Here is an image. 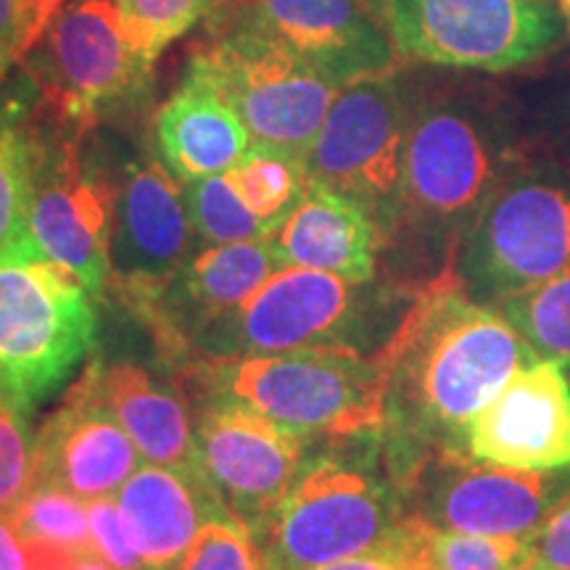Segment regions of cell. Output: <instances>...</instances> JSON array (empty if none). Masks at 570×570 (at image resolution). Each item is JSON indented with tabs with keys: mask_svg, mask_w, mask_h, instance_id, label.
Returning a JSON list of instances; mask_svg holds the SVG:
<instances>
[{
	"mask_svg": "<svg viewBox=\"0 0 570 570\" xmlns=\"http://www.w3.org/2000/svg\"><path fill=\"white\" fill-rule=\"evenodd\" d=\"M277 269L283 262L269 238L198 248L140 320L177 365L204 327L246 304Z\"/></svg>",
	"mask_w": 570,
	"mask_h": 570,
	"instance_id": "19",
	"label": "cell"
},
{
	"mask_svg": "<svg viewBox=\"0 0 570 570\" xmlns=\"http://www.w3.org/2000/svg\"><path fill=\"white\" fill-rule=\"evenodd\" d=\"M35 481V433L24 412L0 396V515L11 518Z\"/></svg>",
	"mask_w": 570,
	"mask_h": 570,
	"instance_id": "32",
	"label": "cell"
},
{
	"mask_svg": "<svg viewBox=\"0 0 570 570\" xmlns=\"http://www.w3.org/2000/svg\"><path fill=\"white\" fill-rule=\"evenodd\" d=\"M399 61L465 75H523L566 51L558 0H381Z\"/></svg>",
	"mask_w": 570,
	"mask_h": 570,
	"instance_id": "8",
	"label": "cell"
},
{
	"mask_svg": "<svg viewBox=\"0 0 570 570\" xmlns=\"http://www.w3.org/2000/svg\"><path fill=\"white\" fill-rule=\"evenodd\" d=\"M415 570H417V568H415Z\"/></svg>",
	"mask_w": 570,
	"mask_h": 570,
	"instance_id": "44",
	"label": "cell"
},
{
	"mask_svg": "<svg viewBox=\"0 0 570 570\" xmlns=\"http://www.w3.org/2000/svg\"><path fill=\"white\" fill-rule=\"evenodd\" d=\"M96 296L38 246L0 256V396L30 415L96 346Z\"/></svg>",
	"mask_w": 570,
	"mask_h": 570,
	"instance_id": "9",
	"label": "cell"
},
{
	"mask_svg": "<svg viewBox=\"0 0 570 570\" xmlns=\"http://www.w3.org/2000/svg\"><path fill=\"white\" fill-rule=\"evenodd\" d=\"M90 541L92 550L117 570H146L138 547L130 533V525L119 510L117 499L104 497L88 502Z\"/></svg>",
	"mask_w": 570,
	"mask_h": 570,
	"instance_id": "34",
	"label": "cell"
},
{
	"mask_svg": "<svg viewBox=\"0 0 570 570\" xmlns=\"http://www.w3.org/2000/svg\"><path fill=\"white\" fill-rule=\"evenodd\" d=\"M30 138L17 119L0 111V256L38 246L30 233Z\"/></svg>",
	"mask_w": 570,
	"mask_h": 570,
	"instance_id": "28",
	"label": "cell"
},
{
	"mask_svg": "<svg viewBox=\"0 0 570 570\" xmlns=\"http://www.w3.org/2000/svg\"><path fill=\"white\" fill-rule=\"evenodd\" d=\"M67 570H117V568H111L96 550H82L75 554V560H71V566Z\"/></svg>",
	"mask_w": 570,
	"mask_h": 570,
	"instance_id": "39",
	"label": "cell"
},
{
	"mask_svg": "<svg viewBox=\"0 0 570 570\" xmlns=\"http://www.w3.org/2000/svg\"><path fill=\"white\" fill-rule=\"evenodd\" d=\"M223 3L225 0H117L132 42L154 61Z\"/></svg>",
	"mask_w": 570,
	"mask_h": 570,
	"instance_id": "31",
	"label": "cell"
},
{
	"mask_svg": "<svg viewBox=\"0 0 570 570\" xmlns=\"http://www.w3.org/2000/svg\"><path fill=\"white\" fill-rule=\"evenodd\" d=\"M206 30L252 35L341 85L402 67L381 0H225Z\"/></svg>",
	"mask_w": 570,
	"mask_h": 570,
	"instance_id": "16",
	"label": "cell"
},
{
	"mask_svg": "<svg viewBox=\"0 0 570 570\" xmlns=\"http://www.w3.org/2000/svg\"><path fill=\"white\" fill-rule=\"evenodd\" d=\"M410 560L417 570H512L533 560V537L433 529L410 515Z\"/></svg>",
	"mask_w": 570,
	"mask_h": 570,
	"instance_id": "24",
	"label": "cell"
},
{
	"mask_svg": "<svg viewBox=\"0 0 570 570\" xmlns=\"http://www.w3.org/2000/svg\"><path fill=\"white\" fill-rule=\"evenodd\" d=\"M315 570H415V562L404 552H367Z\"/></svg>",
	"mask_w": 570,
	"mask_h": 570,
	"instance_id": "38",
	"label": "cell"
},
{
	"mask_svg": "<svg viewBox=\"0 0 570 570\" xmlns=\"http://www.w3.org/2000/svg\"><path fill=\"white\" fill-rule=\"evenodd\" d=\"M410 104L407 63L348 82L304 156L306 183L362 206L381 227L383 248L399 219Z\"/></svg>",
	"mask_w": 570,
	"mask_h": 570,
	"instance_id": "10",
	"label": "cell"
},
{
	"mask_svg": "<svg viewBox=\"0 0 570 570\" xmlns=\"http://www.w3.org/2000/svg\"><path fill=\"white\" fill-rule=\"evenodd\" d=\"M11 523L24 539L46 541L63 550H92L88 502L46 483H35L11 515Z\"/></svg>",
	"mask_w": 570,
	"mask_h": 570,
	"instance_id": "30",
	"label": "cell"
},
{
	"mask_svg": "<svg viewBox=\"0 0 570 570\" xmlns=\"http://www.w3.org/2000/svg\"><path fill=\"white\" fill-rule=\"evenodd\" d=\"M32 3H35V9H38V13H40L42 24L48 27V21L56 17V11H59L61 6L67 3V0H32Z\"/></svg>",
	"mask_w": 570,
	"mask_h": 570,
	"instance_id": "40",
	"label": "cell"
},
{
	"mask_svg": "<svg viewBox=\"0 0 570 570\" xmlns=\"http://www.w3.org/2000/svg\"><path fill=\"white\" fill-rule=\"evenodd\" d=\"M283 267L373 281L383 254V233L375 219L348 198L306 183V194L273 235Z\"/></svg>",
	"mask_w": 570,
	"mask_h": 570,
	"instance_id": "22",
	"label": "cell"
},
{
	"mask_svg": "<svg viewBox=\"0 0 570 570\" xmlns=\"http://www.w3.org/2000/svg\"><path fill=\"white\" fill-rule=\"evenodd\" d=\"M254 541L265 570H315L367 552L410 558L407 504L381 436L362 439L360 452L309 458Z\"/></svg>",
	"mask_w": 570,
	"mask_h": 570,
	"instance_id": "3",
	"label": "cell"
},
{
	"mask_svg": "<svg viewBox=\"0 0 570 570\" xmlns=\"http://www.w3.org/2000/svg\"><path fill=\"white\" fill-rule=\"evenodd\" d=\"M402 494L407 515L433 529L533 537L570 494V468L515 470L439 454L412 473Z\"/></svg>",
	"mask_w": 570,
	"mask_h": 570,
	"instance_id": "15",
	"label": "cell"
},
{
	"mask_svg": "<svg viewBox=\"0 0 570 570\" xmlns=\"http://www.w3.org/2000/svg\"><path fill=\"white\" fill-rule=\"evenodd\" d=\"M529 154L515 92L465 71L412 75L399 219L383 252L402 254L425 285L436 281L483 204Z\"/></svg>",
	"mask_w": 570,
	"mask_h": 570,
	"instance_id": "2",
	"label": "cell"
},
{
	"mask_svg": "<svg viewBox=\"0 0 570 570\" xmlns=\"http://www.w3.org/2000/svg\"><path fill=\"white\" fill-rule=\"evenodd\" d=\"M377 356L386 373L383 458L399 489L425 460L468 458L475 415L539 360L497 306L462 291L452 267L417 291Z\"/></svg>",
	"mask_w": 570,
	"mask_h": 570,
	"instance_id": "1",
	"label": "cell"
},
{
	"mask_svg": "<svg viewBox=\"0 0 570 570\" xmlns=\"http://www.w3.org/2000/svg\"><path fill=\"white\" fill-rule=\"evenodd\" d=\"M98 394L140 452L142 462L198 468L194 410L175 389L130 360L96 362Z\"/></svg>",
	"mask_w": 570,
	"mask_h": 570,
	"instance_id": "23",
	"label": "cell"
},
{
	"mask_svg": "<svg viewBox=\"0 0 570 570\" xmlns=\"http://www.w3.org/2000/svg\"><path fill=\"white\" fill-rule=\"evenodd\" d=\"M552 61L512 92L533 151L570 169V56L558 53Z\"/></svg>",
	"mask_w": 570,
	"mask_h": 570,
	"instance_id": "26",
	"label": "cell"
},
{
	"mask_svg": "<svg viewBox=\"0 0 570 570\" xmlns=\"http://www.w3.org/2000/svg\"><path fill=\"white\" fill-rule=\"evenodd\" d=\"M417 291L399 281H352L309 267H283L246 304L204 327L190 341L185 360L294 348L377 354L396 333Z\"/></svg>",
	"mask_w": 570,
	"mask_h": 570,
	"instance_id": "4",
	"label": "cell"
},
{
	"mask_svg": "<svg viewBox=\"0 0 570 570\" xmlns=\"http://www.w3.org/2000/svg\"><path fill=\"white\" fill-rule=\"evenodd\" d=\"M198 468L227 512L256 537L306 468L312 439L227 396H196Z\"/></svg>",
	"mask_w": 570,
	"mask_h": 570,
	"instance_id": "14",
	"label": "cell"
},
{
	"mask_svg": "<svg viewBox=\"0 0 570 570\" xmlns=\"http://www.w3.org/2000/svg\"><path fill=\"white\" fill-rule=\"evenodd\" d=\"M151 135L156 156L180 183L230 173L252 148L238 111L188 67L173 96L156 109Z\"/></svg>",
	"mask_w": 570,
	"mask_h": 570,
	"instance_id": "21",
	"label": "cell"
},
{
	"mask_svg": "<svg viewBox=\"0 0 570 570\" xmlns=\"http://www.w3.org/2000/svg\"><path fill=\"white\" fill-rule=\"evenodd\" d=\"M541 360L570 367V265L497 306Z\"/></svg>",
	"mask_w": 570,
	"mask_h": 570,
	"instance_id": "27",
	"label": "cell"
},
{
	"mask_svg": "<svg viewBox=\"0 0 570 570\" xmlns=\"http://www.w3.org/2000/svg\"><path fill=\"white\" fill-rule=\"evenodd\" d=\"M140 452L98 394V367L82 370L35 433L38 481L85 502L117 497L140 468Z\"/></svg>",
	"mask_w": 570,
	"mask_h": 570,
	"instance_id": "17",
	"label": "cell"
},
{
	"mask_svg": "<svg viewBox=\"0 0 570 570\" xmlns=\"http://www.w3.org/2000/svg\"><path fill=\"white\" fill-rule=\"evenodd\" d=\"M468 458L515 470L570 468V381L560 362L518 370L468 431Z\"/></svg>",
	"mask_w": 570,
	"mask_h": 570,
	"instance_id": "18",
	"label": "cell"
},
{
	"mask_svg": "<svg viewBox=\"0 0 570 570\" xmlns=\"http://www.w3.org/2000/svg\"><path fill=\"white\" fill-rule=\"evenodd\" d=\"M180 377L196 396H227L317 441L381 436L386 373L377 354L294 348L248 356H188Z\"/></svg>",
	"mask_w": 570,
	"mask_h": 570,
	"instance_id": "5",
	"label": "cell"
},
{
	"mask_svg": "<svg viewBox=\"0 0 570 570\" xmlns=\"http://www.w3.org/2000/svg\"><path fill=\"white\" fill-rule=\"evenodd\" d=\"M46 30L32 0H0V90Z\"/></svg>",
	"mask_w": 570,
	"mask_h": 570,
	"instance_id": "35",
	"label": "cell"
},
{
	"mask_svg": "<svg viewBox=\"0 0 570 570\" xmlns=\"http://www.w3.org/2000/svg\"><path fill=\"white\" fill-rule=\"evenodd\" d=\"M0 570H32L30 541L6 515H0Z\"/></svg>",
	"mask_w": 570,
	"mask_h": 570,
	"instance_id": "37",
	"label": "cell"
},
{
	"mask_svg": "<svg viewBox=\"0 0 570 570\" xmlns=\"http://www.w3.org/2000/svg\"><path fill=\"white\" fill-rule=\"evenodd\" d=\"M533 558L547 570H570V494L533 533Z\"/></svg>",
	"mask_w": 570,
	"mask_h": 570,
	"instance_id": "36",
	"label": "cell"
},
{
	"mask_svg": "<svg viewBox=\"0 0 570 570\" xmlns=\"http://www.w3.org/2000/svg\"><path fill=\"white\" fill-rule=\"evenodd\" d=\"M146 570H265L256 541L238 520H212L183 558Z\"/></svg>",
	"mask_w": 570,
	"mask_h": 570,
	"instance_id": "33",
	"label": "cell"
},
{
	"mask_svg": "<svg viewBox=\"0 0 570 570\" xmlns=\"http://www.w3.org/2000/svg\"><path fill=\"white\" fill-rule=\"evenodd\" d=\"M512 570H547V568H541L539 562H537V558H533L531 562H525V566H518V568H512Z\"/></svg>",
	"mask_w": 570,
	"mask_h": 570,
	"instance_id": "41",
	"label": "cell"
},
{
	"mask_svg": "<svg viewBox=\"0 0 570 570\" xmlns=\"http://www.w3.org/2000/svg\"><path fill=\"white\" fill-rule=\"evenodd\" d=\"M188 69L206 77L244 119L254 146L306 156L341 92L327 77L294 53L233 30H206Z\"/></svg>",
	"mask_w": 570,
	"mask_h": 570,
	"instance_id": "12",
	"label": "cell"
},
{
	"mask_svg": "<svg viewBox=\"0 0 570 570\" xmlns=\"http://www.w3.org/2000/svg\"><path fill=\"white\" fill-rule=\"evenodd\" d=\"M227 177H230L233 188L238 190L248 209L273 227V235L306 194V169L302 156L254 146V142Z\"/></svg>",
	"mask_w": 570,
	"mask_h": 570,
	"instance_id": "25",
	"label": "cell"
},
{
	"mask_svg": "<svg viewBox=\"0 0 570 570\" xmlns=\"http://www.w3.org/2000/svg\"><path fill=\"white\" fill-rule=\"evenodd\" d=\"M558 3H560V9H562V3H566V0H558Z\"/></svg>",
	"mask_w": 570,
	"mask_h": 570,
	"instance_id": "43",
	"label": "cell"
},
{
	"mask_svg": "<svg viewBox=\"0 0 570 570\" xmlns=\"http://www.w3.org/2000/svg\"><path fill=\"white\" fill-rule=\"evenodd\" d=\"M32 146L30 233L48 259L71 269L96 298L111 277L114 185L96 130L85 138L19 122Z\"/></svg>",
	"mask_w": 570,
	"mask_h": 570,
	"instance_id": "11",
	"label": "cell"
},
{
	"mask_svg": "<svg viewBox=\"0 0 570 570\" xmlns=\"http://www.w3.org/2000/svg\"><path fill=\"white\" fill-rule=\"evenodd\" d=\"M114 499L146 568H164L183 558L212 520H235L196 468L146 462Z\"/></svg>",
	"mask_w": 570,
	"mask_h": 570,
	"instance_id": "20",
	"label": "cell"
},
{
	"mask_svg": "<svg viewBox=\"0 0 570 570\" xmlns=\"http://www.w3.org/2000/svg\"><path fill=\"white\" fill-rule=\"evenodd\" d=\"M198 240L204 244H240V240L273 238V227L244 204L230 177L212 175L183 183Z\"/></svg>",
	"mask_w": 570,
	"mask_h": 570,
	"instance_id": "29",
	"label": "cell"
},
{
	"mask_svg": "<svg viewBox=\"0 0 570 570\" xmlns=\"http://www.w3.org/2000/svg\"><path fill=\"white\" fill-rule=\"evenodd\" d=\"M570 265V169L533 151L483 204L452 273L475 302L499 306Z\"/></svg>",
	"mask_w": 570,
	"mask_h": 570,
	"instance_id": "7",
	"label": "cell"
},
{
	"mask_svg": "<svg viewBox=\"0 0 570 570\" xmlns=\"http://www.w3.org/2000/svg\"><path fill=\"white\" fill-rule=\"evenodd\" d=\"M96 138L114 185L109 288L140 317L198 252V235L183 183L159 156L122 138L104 140L98 130Z\"/></svg>",
	"mask_w": 570,
	"mask_h": 570,
	"instance_id": "13",
	"label": "cell"
},
{
	"mask_svg": "<svg viewBox=\"0 0 570 570\" xmlns=\"http://www.w3.org/2000/svg\"><path fill=\"white\" fill-rule=\"evenodd\" d=\"M154 63L132 42L117 0H67L13 69L21 92L13 111L85 138L142 109Z\"/></svg>",
	"mask_w": 570,
	"mask_h": 570,
	"instance_id": "6",
	"label": "cell"
},
{
	"mask_svg": "<svg viewBox=\"0 0 570 570\" xmlns=\"http://www.w3.org/2000/svg\"><path fill=\"white\" fill-rule=\"evenodd\" d=\"M562 13H566V19H568V30H570V0H566V3H562Z\"/></svg>",
	"mask_w": 570,
	"mask_h": 570,
	"instance_id": "42",
	"label": "cell"
}]
</instances>
